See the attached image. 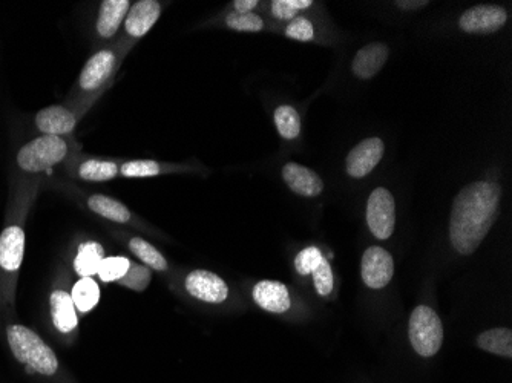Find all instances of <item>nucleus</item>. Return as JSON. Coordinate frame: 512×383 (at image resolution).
<instances>
[{
    "label": "nucleus",
    "mask_w": 512,
    "mask_h": 383,
    "mask_svg": "<svg viewBox=\"0 0 512 383\" xmlns=\"http://www.w3.org/2000/svg\"><path fill=\"white\" fill-rule=\"evenodd\" d=\"M502 189L490 181H476L454 198L450 218V239L454 250L468 256L476 252L490 233L499 212Z\"/></svg>",
    "instance_id": "f257e3e1"
},
{
    "label": "nucleus",
    "mask_w": 512,
    "mask_h": 383,
    "mask_svg": "<svg viewBox=\"0 0 512 383\" xmlns=\"http://www.w3.org/2000/svg\"><path fill=\"white\" fill-rule=\"evenodd\" d=\"M8 344L20 364L27 365L30 373L53 376L59 370L56 354L30 328L10 325L7 330Z\"/></svg>",
    "instance_id": "f03ea898"
},
{
    "label": "nucleus",
    "mask_w": 512,
    "mask_h": 383,
    "mask_svg": "<svg viewBox=\"0 0 512 383\" xmlns=\"http://www.w3.org/2000/svg\"><path fill=\"white\" fill-rule=\"evenodd\" d=\"M411 347L419 356L433 357L444 342V325L433 308L419 305L411 313L408 327Z\"/></svg>",
    "instance_id": "7ed1b4c3"
},
{
    "label": "nucleus",
    "mask_w": 512,
    "mask_h": 383,
    "mask_svg": "<svg viewBox=\"0 0 512 383\" xmlns=\"http://www.w3.org/2000/svg\"><path fill=\"white\" fill-rule=\"evenodd\" d=\"M65 140L54 135H43L23 146L17 154V164L27 172H42L60 163L66 157Z\"/></svg>",
    "instance_id": "20e7f679"
},
{
    "label": "nucleus",
    "mask_w": 512,
    "mask_h": 383,
    "mask_svg": "<svg viewBox=\"0 0 512 383\" xmlns=\"http://www.w3.org/2000/svg\"><path fill=\"white\" fill-rule=\"evenodd\" d=\"M367 224L378 239H388L396 224V204L393 195L384 187L371 192L367 201Z\"/></svg>",
    "instance_id": "39448f33"
},
{
    "label": "nucleus",
    "mask_w": 512,
    "mask_h": 383,
    "mask_svg": "<svg viewBox=\"0 0 512 383\" xmlns=\"http://www.w3.org/2000/svg\"><path fill=\"white\" fill-rule=\"evenodd\" d=\"M361 275L368 289H384L393 279V256L382 247H370L362 256Z\"/></svg>",
    "instance_id": "423d86ee"
},
{
    "label": "nucleus",
    "mask_w": 512,
    "mask_h": 383,
    "mask_svg": "<svg viewBox=\"0 0 512 383\" xmlns=\"http://www.w3.org/2000/svg\"><path fill=\"white\" fill-rule=\"evenodd\" d=\"M508 20V14L496 5H479L470 8L460 17V30L468 34H491L499 31Z\"/></svg>",
    "instance_id": "0eeeda50"
},
{
    "label": "nucleus",
    "mask_w": 512,
    "mask_h": 383,
    "mask_svg": "<svg viewBox=\"0 0 512 383\" xmlns=\"http://www.w3.org/2000/svg\"><path fill=\"white\" fill-rule=\"evenodd\" d=\"M384 151V141L381 138L373 137L362 141L352 149L345 161L348 175L353 178L367 177L381 163Z\"/></svg>",
    "instance_id": "6e6552de"
},
{
    "label": "nucleus",
    "mask_w": 512,
    "mask_h": 383,
    "mask_svg": "<svg viewBox=\"0 0 512 383\" xmlns=\"http://www.w3.org/2000/svg\"><path fill=\"white\" fill-rule=\"evenodd\" d=\"M184 285L189 295L209 304H221L229 296V287L224 279L207 270H195L189 273Z\"/></svg>",
    "instance_id": "1a4fd4ad"
},
{
    "label": "nucleus",
    "mask_w": 512,
    "mask_h": 383,
    "mask_svg": "<svg viewBox=\"0 0 512 383\" xmlns=\"http://www.w3.org/2000/svg\"><path fill=\"white\" fill-rule=\"evenodd\" d=\"M253 301L263 310L281 315L289 310L292 301L290 293L283 282L261 281L253 287Z\"/></svg>",
    "instance_id": "9d476101"
},
{
    "label": "nucleus",
    "mask_w": 512,
    "mask_h": 383,
    "mask_svg": "<svg viewBox=\"0 0 512 383\" xmlns=\"http://www.w3.org/2000/svg\"><path fill=\"white\" fill-rule=\"evenodd\" d=\"M283 178L290 190L301 197H318L324 190L319 175L298 163H287L283 167Z\"/></svg>",
    "instance_id": "9b49d317"
},
{
    "label": "nucleus",
    "mask_w": 512,
    "mask_h": 383,
    "mask_svg": "<svg viewBox=\"0 0 512 383\" xmlns=\"http://www.w3.org/2000/svg\"><path fill=\"white\" fill-rule=\"evenodd\" d=\"M388 54L390 51L384 43H370L364 46L353 60V73L358 79H373L387 62Z\"/></svg>",
    "instance_id": "f8f14e48"
},
{
    "label": "nucleus",
    "mask_w": 512,
    "mask_h": 383,
    "mask_svg": "<svg viewBox=\"0 0 512 383\" xmlns=\"http://www.w3.org/2000/svg\"><path fill=\"white\" fill-rule=\"evenodd\" d=\"M25 252V233L20 227L11 226L0 235V267L16 272L22 266Z\"/></svg>",
    "instance_id": "ddd939ff"
},
{
    "label": "nucleus",
    "mask_w": 512,
    "mask_h": 383,
    "mask_svg": "<svg viewBox=\"0 0 512 383\" xmlns=\"http://www.w3.org/2000/svg\"><path fill=\"white\" fill-rule=\"evenodd\" d=\"M161 14V7L155 0H142L129 10L126 16V31L129 36L143 37L154 27Z\"/></svg>",
    "instance_id": "4468645a"
},
{
    "label": "nucleus",
    "mask_w": 512,
    "mask_h": 383,
    "mask_svg": "<svg viewBox=\"0 0 512 383\" xmlns=\"http://www.w3.org/2000/svg\"><path fill=\"white\" fill-rule=\"evenodd\" d=\"M36 125L43 134L60 137L76 128V117L73 112L62 106H50L36 115Z\"/></svg>",
    "instance_id": "2eb2a0df"
},
{
    "label": "nucleus",
    "mask_w": 512,
    "mask_h": 383,
    "mask_svg": "<svg viewBox=\"0 0 512 383\" xmlns=\"http://www.w3.org/2000/svg\"><path fill=\"white\" fill-rule=\"evenodd\" d=\"M114 63L115 56L112 51H100L96 56H92L80 74V86L85 91H94L102 86L111 74Z\"/></svg>",
    "instance_id": "dca6fc26"
},
{
    "label": "nucleus",
    "mask_w": 512,
    "mask_h": 383,
    "mask_svg": "<svg viewBox=\"0 0 512 383\" xmlns=\"http://www.w3.org/2000/svg\"><path fill=\"white\" fill-rule=\"evenodd\" d=\"M51 318H53L54 327L60 333H71L77 327L76 305L73 298L63 290H56L51 295Z\"/></svg>",
    "instance_id": "f3484780"
},
{
    "label": "nucleus",
    "mask_w": 512,
    "mask_h": 383,
    "mask_svg": "<svg viewBox=\"0 0 512 383\" xmlns=\"http://www.w3.org/2000/svg\"><path fill=\"white\" fill-rule=\"evenodd\" d=\"M128 0H105L100 8L99 20H97V31L100 36L109 39L114 36L122 25L123 17L129 10Z\"/></svg>",
    "instance_id": "a211bd4d"
},
{
    "label": "nucleus",
    "mask_w": 512,
    "mask_h": 383,
    "mask_svg": "<svg viewBox=\"0 0 512 383\" xmlns=\"http://www.w3.org/2000/svg\"><path fill=\"white\" fill-rule=\"evenodd\" d=\"M103 259H105L103 247L96 241H88L79 247V252L74 259V269L82 278H91L99 273Z\"/></svg>",
    "instance_id": "6ab92c4d"
},
{
    "label": "nucleus",
    "mask_w": 512,
    "mask_h": 383,
    "mask_svg": "<svg viewBox=\"0 0 512 383\" xmlns=\"http://www.w3.org/2000/svg\"><path fill=\"white\" fill-rule=\"evenodd\" d=\"M477 345L486 353L511 359L512 331L509 328H493V330L483 331L477 338Z\"/></svg>",
    "instance_id": "aec40b11"
},
{
    "label": "nucleus",
    "mask_w": 512,
    "mask_h": 383,
    "mask_svg": "<svg viewBox=\"0 0 512 383\" xmlns=\"http://www.w3.org/2000/svg\"><path fill=\"white\" fill-rule=\"evenodd\" d=\"M88 206L92 212L99 213L100 217L115 221V223L123 224L131 220V212L128 207L120 201L106 197V195H92L88 200Z\"/></svg>",
    "instance_id": "412c9836"
},
{
    "label": "nucleus",
    "mask_w": 512,
    "mask_h": 383,
    "mask_svg": "<svg viewBox=\"0 0 512 383\" xmlns=\"http://www.w3.org/2000/svg\"><path fill=\"white\" fill-rule=\"evenodd\" d=\"M74 305L82 313H88L92 308L99 304L100 289L97 282L92 278H82L74 285L73 295Z\"/></svg>",
    "instance_id": "4be33fe9"
},
{
    "label": "nucleus",
    "mask_w": 512,
    "mask_h": 383,
    "mask_svg": "<svg viewBox=\"0 0 512 383\" xmlns=\"http://www.w3.org/2000/svg\"><path fill=\"white\" fill-rule=\"evenodd\" d=\"M129 249L137 256L140 261L145 262L146 266L151 269L158 270V272H165L168 270V261L165 256L161 255L154 246L145 241L142 238H132L129 243Z\"/></svg>",
    "instance_id": "5701e85b"
},
{
    "label": "nucleus",
    "mask_w": 512,
    "mask_h": 383,
    "mask_svg": "<svg viewBox=\"0 0 512 383\" xmlns=\"http://www.w3.org/2000/svg\"><path fill=\"white\" fill-rule=\"evenodd\" d=\"M275 125L281 137L295 140L301 132V117L292 106H279L275 111Z\"/></svg>",
    "instance_id": "b1692460"
},
{
    "label": "nucleus",
    "mask_w": 512,
    "mask_h": 383,
    "mask_svg": "<svg viewBox=\"0 0 512 383\" xmlns=\"http://www.w3.org/2000/svg\"><path fill=\"white\" fill-rule=\"evenodd\" d=\"M119 167L112 161L89 160L80 166V178L86 181H109L117 177Z\"/></svg>",
    "instance_id": "393cba45"
},
{
    "label": "nucleus",
    "mask_w": 512,
    "mask_h": 383,
    "mask_svg": "<svg viewBox=\"0 0 512 383\" xmlns=\"http://www.w3.org/2000/svg\"><path fill=\"white\" fill-rule=\"evenodd\" d=\"M129 266H131V261L125 256H111V258L103 259L97 275L103 282L119 281L126 275Z\"/></svg>",
    "instance_id": "a878e982"
},
{
    "label": "nucleus",
    "mask_w": 512,
    "mask_h": 383,
    "mask_svg": "<svg viewBox=\"0 0 512 383\" xmlns=\"http://www.w3.org/2000/svg\"><path fill=\"white\" fill-rule=\"evenodd\" d=\"M151 272L148 267L140 266V264H134L131 262L128 272L119 279V284L128 289L135 290V292H145L148 289L149 282H151Z\"/></svg>",
    "instance_id": "bb28decb"
},
{
    "label": "nucleus",
    "mask_w": 512,
    "mask_h": 383,
    "mask_svg": "<svg viewBox=\"0 0 512 383\" xmlns=\"http://www.w3.org/2000/svg\"><path fill=\"white\" fill-rule=\"evenodd\" d=\"M324 261L325 256L322 255L321 250L316 247H307L296 256L295 269L301 276L312 275Z\"/></svg>",
    "instance_id": "cd10ccee"
},
{
    "label": "nucleus",
    "mask_w": 512,
    "mask_h": 383,
    "mask_svg": "<svg viewBox=\"0 0 512 383\" xmlns=\"http://www.w3.org/2000/svg\"><path fill=\"white\" fill-rule=\"evenodd\" d=\"M226 23L230 30L241 31V33H258L264 27L263 19L253 13L230 14L227 16Z\"/></svg>",
    "instance_id": "c85d7f7f"
},
{
    "label": "nucleus",
    "mask_w": 512,
    "mask_h": 383,
    "mask_svg": "<svg viewBox=\"0 0 512 383\" xmlns=\"http://www.w3.org/2000/svg\"><path fill=\"white\" fill-rule=\"evenodd\" d=\"M312 0H273L272 14L276 19L293 20L298 11L312 7Z\"/></svg>",
    "instance_id": "c756f323"
},
{
    "label": "nucleus",
    "mask_w": 512,
    "mask_h": 383,
    "mask_svg": "<svg viewBox=\"0 0 512 383\" xmlns=\"http://www.w3.org/2000/svg\"><path fill=\"white\" fill-rule=\"evenodd\" d=\"M123 177L146 178L160 174V166L152 160L129 161L122 166Z\"/></svg>",
    "instance_id": "7c9ffc66"
},
{
    "label": "nucleus",
    "mask_w": 512,
    "mask_h": 383,
    "mask_svg": "<svg viewBox=\"0 0 512 383\" xmlns=\"http://www.w3.org/2000/svg\"><path fill=\"white\" fill-rule=\"evenodd\" d=\"M313 282H315L316 293L322 298L329 296L333 292V285H335V278H333L332 267L329 261L325 259L321 266L312 273Z\"/></svg>",
    "instance_id": "2f4dec72"
},
{
    "label": "nucleus",
    "mask_w": 512,
    "mask_h": 383,
    "mask_svg": "<svg viewBox=\"0 0 512 383\" xmlns=\"http://www.w3.org/2000/svg\"><path fill=\"white\" fill-rule=\"evenodd\" d=\"M287 37L299 40V42H309L315 37L312 22L306 17H295L286 28Z\"/></svg>",
    "instance_id": "473e14b6"
},
{
    "label": "nucleus",
    "mask_w": 512,
    "mask_h": 383,
    "mask_svg": "<svg viewBox=\"0 0 512 383\" xmlns=\"http://www.w3.org/2000/svg\"><path fill=\"white\" fill-rule=\"evenodd\" d=\"M258 0H235L234 7L238 14H247L256 8Z\"/></svg>",
    "instance_id": "72a5a7b5"
},
{
    "label": "nucleus",
    "mask_w": 512,
    "mask_h": 383,
    "mask_svg": "<svg viewBox=\"0 0 512 383\" xmlns=\"http://www.w3.org/2000/svg\"><path fill=\"white\" fill-rule=\"evenodd\" d=\"M399 8L402 10H417V8H424L428 5V2H413V0H398L396 2Z\"/></svg>",
    "instance_id": "f704fd0d"
}]
</instances>
